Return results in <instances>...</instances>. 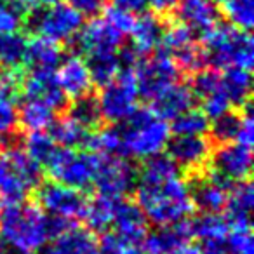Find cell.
Here are the masks:
<instances>
[{"mask_svg":"<svg viewBox=\"0 0 254 254\" xmlns=\"http://www.w3.org/2000/svg\"><path fill=\"white\" fill-rule=\"evenodd\" d=\"M134 191L136 204L145 212L148 223L157 226L187 221L193 212L190 183L164 153L143 162L136 176Z\"/></svg>","mask_w":254,"mask_h":254,"instance_id":"1","label":"cell"},{"mask_svg":"<svg viewBox=\"0 0 254 254\" xmlns=\"http://www.w3.org/2000/svg\"><path fill=\"white\" fill-rule=\"evenodd\" d=\"M71 225L53 219L32 202L2 205L0 211V240L18 254H35L54 237Z\"/></svg>","mask_w":254,"mask_h":254,"instance_id":"2","label":"cell"},{"mask_svg":"<svg viewBox=\"0 0 254 254\" xmlns=\"http://www.w3.org/2000/svg\"><path fill=\"white\" fill-rule=\"evenodd\" d=\"M117 136V157L148 160L164 153L171 136V124L153 110L138 108L129 119L113 124Z\"/></svg>","mask_w":254,"mask_h":254,"instance_id":"3","label":"cell"},{"mask_svg":"<svg viewBox=\"0 0 254 254\" xmlns=\"http://www.w3.org/2000/svg\"><path fill=\"white\" fill-rule=\"evenodd\" d=\"M205 64H211L214 70H226V68H244L251 70L254 63V44L249 32H244L235 26L218 25L211 28L204 37Z\"/></svg>","mask_w":254,"mask_h":254,"instance_id":"4","label":"cell"},{"mask_svg":"<svg viewBox=\"0 0 254 254\" xmlns=\"http://www.w3.org/2000/svg\"><path fill=\"white\" fill-rule=\"evenodd\" d=\"M25 25L35 39L61 46L73 42L84 25V16L66 2H56L47 7L33 9L32 14L26 16Z\"/></svg>","mask_w":254,"mask_h":254,"instance_id":"5","label":"cell"},{"mask_svg":"<svg viewBox=\"0 0 254 254\" xmlns=\"http://www.w3.org/2000/svg\"><path fill=\"white\" fill-rule=\"evenodd\" d=\"M98 160L99 155L91 150L58 148L46 169L53 181L84 191L94 183Z\"/></svg>","mask_w":254,"mask_h":254,"instance_id":"6","label":"cell"},{"mask_svg":"<svg viewBox=\"0 0 254 254\" xmlns=\"http://www.w3.org/2000/svg\"><path fill=\"white\" fill-rule=\"evenodd\" d=\"M98 105L103 120L120 124L139 108V92L132 68H124L113 80L101 85Z\"/></svg>","mask_w":254,"mask_h":254,"instance_id":"7","label":"cell"},{"mask_svg":"<svg viewBox=\"0 0 254 254\" xmlns=\"http://www.w3.org/2000/svg\"><path fill=\"white\" fill-rule=\"evenodd\" d=\"M35 190L37 205L49 218L66 223V225H75L78 219H82L85 205H87L84 191L56 183V181L40 183Z\"/></svg>","mask_w":254,"mask_h":254,"instance_id":"8","label":"cell"},{"mask_svg":"<svg viewBox=\"0 0 254 254\" xmlns=\"http://www.w3.org/2000/svg\"><path fill=\"white\" fill-rule=\"evenodd\" d=\"M136 176L138 171L129 159L117 155H99L92 187H96L98 193L105 197L126 198L134 190Z\"/></svg>","mask_w":254,"mask_h":254,"instance_id":"9","label":"cell"},{"mask_svg":"<svg viewBox=\"0 0 254 254\" xmlns=\"http://www.w3.org/2000/svg\"><path fill=\"white\" fill-rule=\"evenodd\" d=\"M132 71H134L139 98L150 99V101L155 99L167 87L180 82L181 73L174 61L164 53L141 58L132 68Z\"/></svg>","mask_w":254,"mask_h":254,"instance_id":"10","label":"cell"},{"mask_svg":"<svg viewBox=\"0 0 254 254\" xmlns=\"http://www.w3.org/2000/svg\"><path fill=\"white\" fill-rule=\"evenodd\" d=\"M160 47V51L174 61L180 71L197 73L205 68V56L197 44V37L180 23L166 26Z\"/></svg>","mask_w":254,"mask_h":254,"instance_id":"11","label":"cell"},{"mask_svg":"<svg viewBox=\"0 0 254 254\" xmlns=\"http://www.w3.org/2000/svg\"><path fill=\"white\" fill-rule=\"evenodd\" d=\"M209 164L211 173L228 185L242 183L249 180L253 171V152L242 143H221L212 148Z\"/></svg>","mask_w":254,"mask_h":254,"instance_id":"12","label":"cell"},{"mask_svg":"<svg viewBox=\"0 0 254 254\" xmlns=\"http://www.w3.org/2000/svg\"><path fill=\"white\" fill-rule=\"evenodd\" d=\"M126 37L119 28L112 25L105 16H92L84 23L80 32L75 37L77 47L85 58L96 54L120 53L124 49Z\"/></svg>","mask_w":254,"mask_h":254,"instance_id":"13","label":"cell"},{"mask_svg":"<svg viewBox=\"0 0 254 254\" xmlns=\"http://www.w3.org/2000/svg\"><path fill=\"white\" fill-rule=\"evenodd\" d=\"M191 94L195 99H198L202 105V112L207 115L209 120L223 115L226 112H232L233 106L223 89L221 82V71L219 70H204L193 73L191 78Z\"/></svg>","mask_w":254,"mask_h":254,"instance_id":"14","label":"cell"},{"mask_svg":"<svg viewBox=\"0 0 254 254\" xmlns=\"http://www.w3.org/2000/svg\"><path fill=\"white\" fill-rule=\"evenodd\" d=\"M166 150L167 157L176 164L178 169L197 174L209 164L212 145L205 136L173 134Z\"/></svg>","mask_w":254,"mask_h":254,"instance_id":"15","label":"cell"},{"mask_svg":"<svg viewBox=\"0 0 254 254\" xmlns=\"http://www.w3.org/2000/svg\"><path fill=\"white\" fill-rule=\"evenodd\" d=\"M110 233L127 246H139L148 233V219L136 202L120 198L117 202Z\"/></svg>","mask_w":254,"mask_h":254,"instance_id":"16","label":"cell"},{"mask_svg":"<svg viewBox=\"0 0 254 254\" xmlns=\"http://www.w3.org/2000/svg\"><path fill=\"white\" fill-rule=\"evenodd\" d=\"M230 187L226 181L212 173H197L195 180L190 183V197L193 209L200 214H218L223 212L228 200Z\"/></svg>","mask_w":254,"mask_h":254,"instance_id":"17","label":"cell"},{"mask_svg":"<svg viewBox=\"0 0 254 254\" xmlns=\"http://www.w3.org/2000/svg\"><path fill=\"white\" fill-rule=\"evenodd\" d=\"M18 84L19 73H2L0 77V146L5 148L16 145Z\"/></svg>","mask_w":254,"mask_h":254,"instance_id":"18","label":"cell"},{"mask_svg":"<svg viewBox=\"0 0 254 254\" xmlns=\"http://www.w3.org/2000/svg\"><path fill=\"white\" fill-rule=\"evenodd\" d=\"M178 23L195 37H204L219 23V7L216 0H180L176 5Z\"/></svg>","mask_w":254,"mask_h":254,"instance_id":"19","label":"cell"},{"mask_svg":"<svg viewBox=\"0 0 254 254\" xmlns=\"http://www.w3.org/2000/svg\"><path fill=\"white\" fill-rule=\"evenodd\" d=\"M56 82L66 99H77L91 94V89L94 85L87 63L78 54H70L61 60L56 70Z\"/></svg>","mask_w":254,"mask_h":254,"instance_id":"20","label":"cell"},{"mask_svg":"<svg viewBox=\"0 0 254 254\" xmlns=\"http://www.w3.org/2000/svg\"><path fill=\"white\" fill-rule=\"evenodd\" d=\"M164 30H166V26L155 12H143V14L136 16L134 25H132L131 32L127 35L131 37V47L129 49L139 60L152 56L155 51L160 49Z\"/></svg>","mask_w":254,"mask_h":254,"instance_id":"21","label":"cell"},{"mask_svg":"<svg viewBox=\"0 0 254 254\" xmlns=\"http://www.w3.org/2000/svg\"><path fill=\"white\" fill-rule=\"evenodd\" d=\"M254 209V188L251 181H242L230 187L228 200L225 205V218L230 228H247L251 226V214Z\"/></svg>","mask_w":254,"mask_h":254,"instance_id":"22","label":"cell"},{"mask_svg":"<svg viewBox=\"0 0 254 254\" xmlns=\"http://www.w3.org/2000/svg\"><path fill=\"white\" fill-rule=\"evenodd\" d=\"M21 96L37 98L40 101L53 106L56 112L66 106V96L60 89L56 82V73H40V71H30L23 80Z\"/></svg>","mask_w":254,"mask_h":254,"instance_id":"23","label":"cell"},{"mask_svg":"<svg viewBox=\"0 0 254 254\" xmlns=\"http://www.w3.org/2000/svg\"><path fill=\"white\" fill-rule=\"evenodd\" d=\"M193 94H191L190 85L176 82L164 92H160L155 99H152V108L159 117L164 120H174L178 115L187 112L193 106Z\"/></svg>","mask_w":254,"mask_h":254,"instance_id":"24","label":"cell"},{"mask_svg":"<svg viewBox=\"0 0 254 254\" xmlns=\"http://www.w3.org/2000/svg\"><path fill=\"white\" fill-rule=\"evenodd\" d=\"M191 239L190 219L169 226H157V230L148 232L143 240V246L155 254H169Z\"/></svg>","mask_w":254,"mask_h":254,"instance_id":"25","label":"cell"},{"mask_svg":"<svg viewBox=\"0 0 254 254\" xmlns=\"http://www.w3.org/2000/svg\"><path fill=\"white\" fill-rule=\"evenodd\" d=\"M58 112L47 103L30 96H18V122L26 131H47L58 119Z\"/></svg>","mask_w":254,"mask_h":254,"instance_id":"26","label":"cell"},{"mask_svg":"<svg viewBox=\"0 0 254 254\" xmlns=\"http://www.w3.org/2000/svg\"><path fill=\"white\" fill-rule=\"evenodd\" d=\"M94 247V233L71 225L47 244L44 254H89Z\"/></svg>","mask_w":254,"mask_h":254,"instance_id":"27","label":"cell"},{"mask_svg":"<svg viewBox=\"0 0 254 254\" xmlns=\"http://www.w3.org/2000/svg\"><path fill=\"white\" fill-rule=\"evenodd\" d=\"M61 46L47 42L42 39H33L28 42V53H26L25 66L30 71H40V73H56L61 60H63Z\"/></svg>","mask_w":254,"mask_h":254,"instance_id":"28","label":"cell"},{"mask_svg":"<svg viewBox=\"0 0 254 254\" xmlns=\"http://www.w3.org/2000/svg\"><path fill=\"white\" fill-rule=\"evenodd\" d=\"M56 145L60 148H78L87 150L89 141H91L92 131L85 129L78 122H75L70 115L60 117L53 122V126L47 129Z\"/></svg>","mask_w":254,"mask_h":254,"instance_id":"29","label":"cell"},{"mask_svg":"<svg viewBox=\"0 0 254 254\" xmlns=\"http://www.w3.org/2000/svg\"><path fill=\"white\" fill-rule=\"evenodd\" d=\"M28 42L23 33L14 32L0 37V68L2 73H21L25 66Z\"/></svg>","mask_w":254,"mask_h":254,"instance_id":"30","label":"cell"},{"mask_svg":"<svg viewBox=\"0 0 254 254\" xmlns=\"http://www.w3.org/2000/svg\"><path fill=\"white\" fill-rule=\"evenodd\" d=\"M120 198H110L105 195H96L92 200H87L85 212L82 219L87 225V230L91 233H106L110 232V226L115 214L117 202Z\"/></svg>","mask_w":254,"mask_h":254,"instance_id":"31","label":"cell"},{"mask_svg":"<svg viewBox=\"0 0 254 254\" xmlns=\"http://www.w3.org/2000/svg\"><path fill=\"white\" fill-rule=\"evenodd\" d=\"M221 71V82L226 96L233 108H244L249 105L251 89H253V77L251 70L244 68H226Z\"/></svg>","mask_w":254,"mask_h":254,"instance_id":"32","label":"cell"},{"mask_svg":"<svg viewBox=\"0 0 254 254\" xmlns=\"http://www.w3.org/2000/svg\"><path fill=\"white\" fill-rule=\"evenodd\" d=\"M230 232V223L226 218L218 214H200L198 218L190 219V233L191 239H197L202 244L225 242Z\"/></svg>","mask_w":254,"mask_h":254,"instance_id":"33","label":"cell"},{"mask_svg":"<svg viewBox=\"0 0 254 254\" xmlns=\"http://www.w3.org/2000/svg\"><path fill=\"white\" fill-rule=\"evenodd\" d=\"M84 60H85V63H87L92 84H98L99 87L108 84L110 80H113V78L124 70L120 53L96 54V56H89V58H84Z\"/></svg>","mask_w":254,"mask_h":254,"instance_id":"34","label":"cell"},{"mask_svg":"<svg viewBox=\"0 0 254 254\" xmlns=\"http://www.w3.org/2000/svg\"><path fill=\"white\" fill-rule=\"evenodd\" d=\"M21 148L25 150V153L33 162H37L42 169H46V166L49 164V160L53 159L60 146L56 145L49 131H32L26 134Z\"/></svg>","mask_w":254,"mask_h":254,"instance_id":"35","label":"cell"},{"mask_svg":"<svg viewBox=\"0 0 254 254\" xmlns=\"http://www.w3.org/2000/svg\"><path fill=\"white\" fill-rule=\"evenodd\" d=\"M171 132L180 136H205L209 132V124L211 120L207 119L202 110L188 108L181 115H178L174 120H171Z\"/></svg>","mask_w":254,"mask_h":254,"instance_id":"36","label":"cell"},{"mask_svg":"<svg viewBox=\"0 0 254 254\" xmlns=\"http://www.w3.org/2000/svg\"><path fill=\"white\" fill-rule=\"evenodd\" d=\"M219 12L228 25L244 32H251L254 25V0H223Z\"/></svg>","mask_w":254,"mask_h":254,"instance_id":"37","label":"cell"},{"mask_svg":"<svg viewBox=\"0 0 254 254\" xmlns=\"http://www.w3.org/2000/svg\"><path fill=\"white\" fill-rule=\"evenodd\" d=\"M66 115H70L75 122H78L80 126H84L85 129H89V131L96 129L103 120L101 110H99V105H98V99L91 94L73 99V103H71V106H70V110H68Z\"/></svg>","mask_w":254,"mask_h":254,"instance_id":"38","label":"cell"},{"mask_svg":"<svg viewBox=\"0 0 254 254\" xmlns=\"http://www.w3.org/2000/svg\"><path fill=\"white\" fill-rule=\"evenodd\" d=\"M240 124H242V113H237L232 110V112H226L212 119L209 124V132L219 145L221 143H233L239 138Z\"/></svg>","mask_w":254,"mask_h":254,"instance_id":"39","label":"cell"},{"mask_svg":"<svg viewBox=\"0 0 254 254\" xmlns=\"http://www.w3.org/2000/svg\"><path fill=\"white\" fill-rule=\"evenodd\" d=\"M26 9L19 0H0V37L19 32L25 25Z\"/></svg>","mask_w":254,"mask_h":254,"instance_id":"40","label":"cell"},{"mask_svg":"<svg viewBox=\"0 0 254 254\" xmlns=\"http://www.w3.org/2000/svg\"><path fill=\"white\" fill-rule=\"evenodd\" d=\"M225 246L230 254H254V242L251 226L247 228H230L225 239Z\"/></svg>","mask_w":254,"mask_h":254,"instance_id":"41","label":"cell"},{"mask_svg":"<svg viewBox=\"0 0 254 254\" xmlns=\"http://www.w3.org/2000/svg\"><path fill=\"white\" fill-rule=\"evenodd\" d=\"M105 18L108 19V21L112 23V25L115 26V28H119L120 32L124 33V35H129V32H131L132 25H134L136 14H132V12L126 11V9L117 7V5H112V7L106 9Z\"/></svg>","mask_w":254,"mask_h":254,"instance_id":"42","label":"cell"},{"mask_svg":"<svg viewBox=\"0 0 254 254\" xmlns=\"http://www.w3.org/2000/svg\"><path fill=\"white\" fill-rule=\"evenodd\" d=\"M66 4L73 7L82 16H98L106 7L108 0H66Z\"/></svg>","mask_w":254,"mask_h":254,"instance_id":"43","label":"cell"},{"mask_svg":"<svg viewBox=\"0 0 254 254\" xmlns=\"http://www.w3.org/2000/svg\"><path fill=\"white\" fill-rule=\"evenodd\" d=\"M254 141V124H253V112L251 106L246 105L242 112V124H240V132L235 143H242V145L253 146Z\"/></svg>","mask_w":254,"mask_h":254,"instance_id":"44","label":"cell"},{"mask_svg":"<svg viewBox=\"0 0 254 254\" xmlns=\"http://www.w3.org/2000/svg\"><path fill=\"white\" fill-rule=\"evenodd\" d=\"M150 0H113V5L120 9H126V11L132 12V14H138V12H143L146 7H148Z\"/></svg>","mask_w":254,"mask_h":254,"instance_id":"45","label":"cell"},{"mask_svg":"<svg viewBox=\"0 0 254 254\" xmlns=\"http://www.w3.org/2000/svg\"><path fill=\"white\" fill-rule=\"evenodd\" d=\"M180 0H150V7L153 9L155 14H169L171 11H174Z\"/></svg>","mask_w":254,"mask_h":254,"instance_id":"46","label":"cell"},{"mask_svg":"<svg viewBox=\"0 0 254 254\" xmlns=\"http://www.w3.org/2000/svg\"><path fill=\"white\" fill-rule=\"evenodd\" d=\"M202 254H230L226 249L225 242H212V244H202Z\"/></svg>","mask_w":254,"mask_h":254,"instance_id":"47","label":"cell"},{"mask_svg":"<svg viewBox=\"0 0 254 254\" xmlns=\"http://www.w3.org/2000/svg\"><path fill=\"white\" fill-rule=\"evenodd\" d=\"M56 2L61 0H19V4L25 9H40V7H47V5H53Z\"/></svg>","mask_w":254,"mask_h":254,"instance_id":"48","label":"cell"},{"mask_svg":"<svg viewBox=\"0 0 254 254\" xmlns=\"http://www.w3.org/2000/svg\"><path fill=\"white\" fill-rule=\"evenodd\" d=\"M169 254H202V249L198 246H193V244H183V246H180L178 249H174L173 253Z\"/></svg>","mask_w":254,"mask_h":254,"instance_id":"49","label":"cell"},{"mask_svg":"<svg viewBox=\"0 0 254 254\" xmlns=\"http://www.w3.org/2000/svg\"><path fill=\"white\" fill-rule=\"evenodd\" d=\"M127 254H155V253H152L150 249H146L143 244H139V246H134V247H131L129 249V253Z\"/></svg>","mask_w":254,"mask_h":254,"instance_id":"50","label":"cell"},{"mask_svg":"<svg viewBox=\"0 0 254 254\" xmlns=\"http://www.w3.org/2000/svg\"><path fill=\"white\" fill-rule=\"evenodd\" d=\"M89 254H113V253H112V251H108V249H105V247H101V246H96Z\"/></svg>","mask_w":254,"mask_h":254,"instance_id":"51","label":"cell"},{"mask_svg":"<svg viewBox=\"0 0 254 254\" xmlns=\"http://www.w3.org/2000/svg\"><path fill=\"white\" fill-rule=\"evenodd\" d=\"M4 164H5L4 152H2V150H0V173H2V169H4Z\"/></svg>","mask_w":254,"mask_h":254,"instance_id":"52","label":"cell"},{"mask_svg":"<svg viewBox=\"0 0 254 254\" xmlns=\"http://www.w3.org/2000/svg\"><path fill=\"white\" fill-rule=\"evenodd\" d=\"M216 2H219V4H221V2H223V0H216Z\"/></svg>","mask_w":254,"mask_h":254,"instance_id":"53","label":"cell"}]
</instances>
